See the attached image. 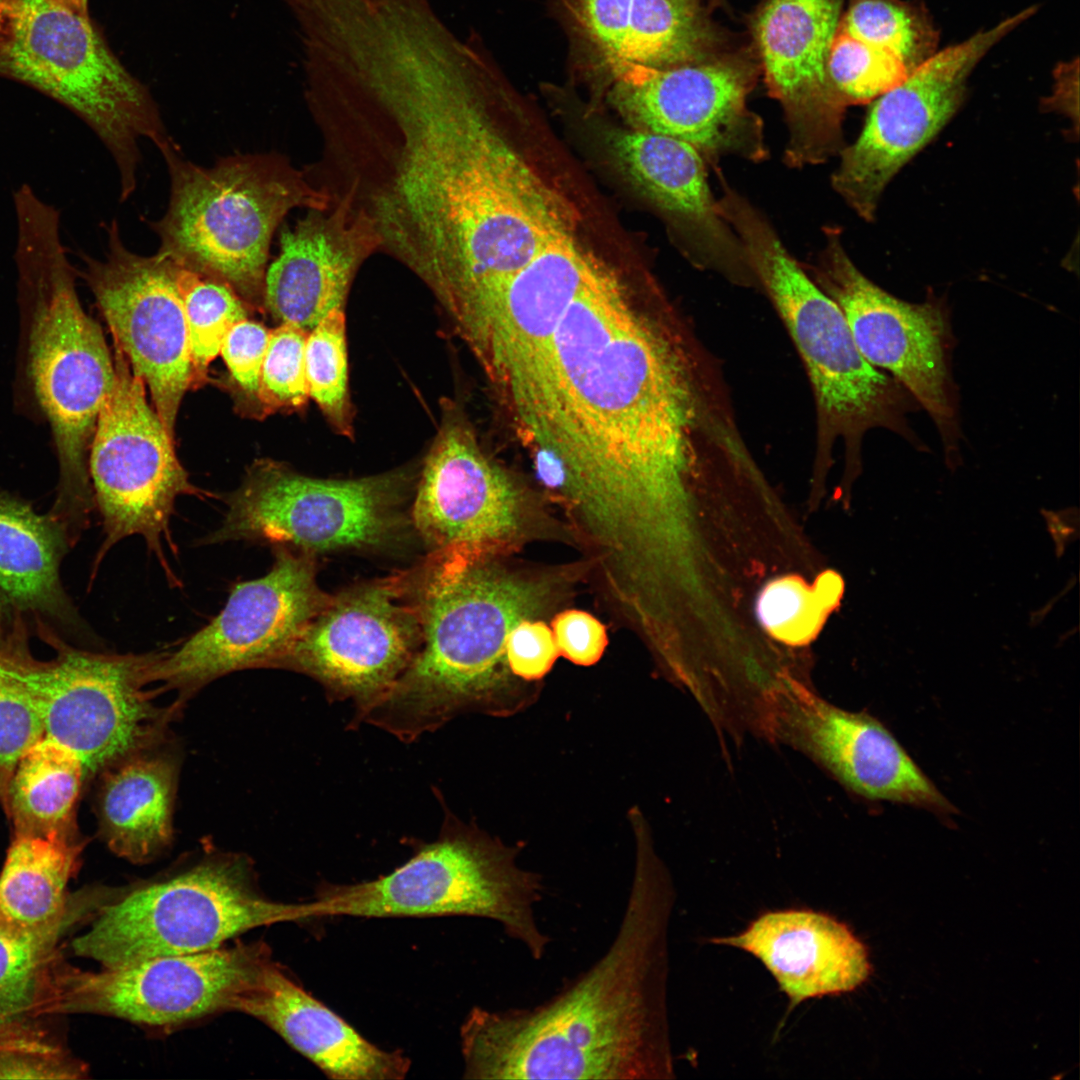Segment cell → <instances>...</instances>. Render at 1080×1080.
<instances>
[{"instance_id":"cell-27","label":"cell","mask_w":1080,"mask_h":1080,"mask_svg":"<svg viewBox=\"0 0 1080 1080\" xmlns=\"http://www.w3.org/2000/svg\"><path fill=\"white\" fill-rule=\"evenodd\" d=\"M609 151L623 175L680 231L699 267L737 283L756 282L743 245L721 216L707 163L691 145L642 130H616Z\"/></svg>"},{"instance_id":"cell-31","label":"cell","mask_w":1080,"mask_h":1080,"mask_svg":"<svg viewBox=\"0 0 1080 1080\" xmlns=\"http://www.w3.org/2000/svg\"><path fill=\"white\" fill-rule=\"evenodd\" d=\"M101 773L97 815L102 838L131 862L151 859L171 841L175 766L166 757L133 754Z\"/></svg>"},{"instance_id":"cell-3","label":"cell","mask_w":1080,"mask_h":1080,"mask_svg":"<svg viewBox=\"0 0 1080 1080\" xmlns=\"http://www.w3.org/2000/svg\"><path fill=\"white\" fill-rule=\"evenodd\" d=\"M663 876L636 834L631 888L606 952L533 1007H473L460 1028L465 1079L649 1080L668 1071L662 1031Z\"/></svg>"},{"instance_id":"cell-20","label":"cell","mask_w":1080,"mask_h":1080,"mask_svg":"<svg viewBox=\"0 0 1080 1080\" xmlns=\"http://www.w3.org/2000/svg\"><path fill=\"white\" fill-rule=\"evenodd\" d=\"M603 266L569 234L548 244L516 271L476 287L444 310L501 394Z\"/></svg>"},{"instance_id":"cell-18","label":"cell","mask_w":1080,"mask_h":1080,"mask_svg":"<svg viewBox=\"0 0 1080 1080\" xmlns=\"http://www.w3.org/2000/svg\"><path fill=\"white\" fill-rule=\"evenodd\" d=\"M103 259L82 255V276L134 374L174 437L178 410L193 378L188 328L176 284L177 263L157 251L129 250L115 220L106 226Z\"/></svg>"},{"instance_id":"cell-21","label":"cell","mask_w":1080,"mask_h":1080,"mask_svg":"<svg viewBox=\"0 0 1080 1080\" xmlns=\"http://www.w3.org/2000/svg\"><path fill=\"white\" fill-rule=\"evenodd\" d=\"M613 78L611 98L637 129L686 142L707 165L723 157L759 162L767 157L761 119L746 98L751 78L727 63L653 67L605 59Z\"/></svg>"},{"instance_id":"cell-43","label":"cell","mask_w":1080,"mask_h":1080,"mask_svg":"<svg viewBox=\"0 0 1080 1080\" xmlns=\"http://www.w3.org/2000/svg\"><path fill=\"white\" fill-rule=\"evenodd\" d=\"M269 334L264 325L246 318L231 327L220 349L235 382L245 393L256 397Z\"/></svg>"},{"instance_id":"cell-5","label":"cell","mask_w":1080,"mask_h":1080,"mask_svg":"<svg viewBox=\"0 0 1080 1080\" xmlns=\"http://www.w3.org/2000/svg\"><path fill=\"white\" fill-rule=\"evenodd\" d=\"M13 203L25 369L50 425L59 470L47 513L70 537H80L95 509L88 456L99 412L114 383V360L101 327L78 297L58 209L28 184L13 193Z\"/></svg>"},{"instance_id":"cell-8","label":"cell","mask_w":1080,"mask_h":1080,"mask_svg":"<svg viewBox=\"0 0 1080 1080\" xmlns=\"http://www.w3.org/2000/svg\"><path fill=\"white\" fill-rule=\"evenodd\" d=\"M717 205L783 318L823 413L855 438L881 426L914 444L906 419L913 397L863 357L841 308L810 279L768 218L728 183L721 184Z\"/></svg>"},{"instance_id":"cell-13","label":"cell","mask_w":1080,"mask_h":1080,"mask_svg":"<svg viewBox=\"0 0 1080 1080\" xmlns=\"http://www.w3.org/2000/svg\"><path fill=\"white\" fill-rule=\"evenodd\" d=\"M405 481L400 472L314 478L257 461L227 497L222 523L205 543L282 545L310 555L375 547L397 527Z\"/></svg>"},{"instance_id":"cell-19","label":"cell","mask_w":1080,"mask_h":1080,"mask_svg":"<svg viewBox=\"0 0 1080 1080\" xmlns=\"http://www.w3.org/2000/svg\"><path fill=\"white\" fill-rule=\"evenodd\" d=\"M264 576L236 584L222 611L172 653H162L154 682L191 693L227 673L277 667L330 595L319 588L312 555L274 546Z\"/></svg>"},{"instance_id":"cell-41","label":"cell","mask_w":1080,"mask_h":1080,"mask_svg":"<svg viewBox=\"0 0 1080 1080\" xmlns=\"http://www.w3.org/2000/svg\"><path fill=\"white\" fill-rule=\"evenodd\" d=\"M87 1068L29 1019L0 1025V1078H82Z\"/></svg>"},{"instance_id":"cell-14","label":"cell","mask_w":1080,"mask_h":1080,"mask_svg":"<svg viewBox=\"0 0 1080 1080\" xmlns=\"http://www.w3.org/2000/svg\"><path fill=\"white\" fill-rule=\"evenodd\" d=\"M1035 7L937 50L898 85L875 100L855 142L840 152L834 191L862 219L874 220L884 189L898 171L951 120L973 70L1003 38L1033 16Z\"/></svg>"},{"instance_id":"cell-44","label":"cell","mask_w":1080,"mask_h":1080,"mask_svg":"<svg viewBox=\"0 0 1080 1080\" xmlns=\"http://www.w3.org/2000/svg\"><path fill=\"white\" fill-rule=\"evenodd\" d=\"M559 655L553 633L542 621L522 620L508 635V666L512 674L522 681L542 679Z\"/></svg>"},{"instance_id":"cell-32","label":"cell","mask_w":1080,"mask_h":1080,"mask_svg":"<svg viewBox=\"0 0 1080 1080\" xmlns=\"http://www.w3.org/2000/svg\"><path fill=\"white\" fill-rule=\"evenodd\" d=\"M83 847L79 837L14 835L0 873V916L29 931L61 933L71 920L67 886Z\"/></svg>"},{"instance_id":"cell-12","label":"cell","mask_w":1080,"mask_h":1080,"mask_svg":"<svg viewBox=\"0 0 1080 1080\" xmlns=\"http://www.w3.org/2000/svg\"><path fill=\"white\" fill-rule=\"evenodd\" d=\"M55 657L30 646L4 648L40 708L45 736L80 758L86 778L150 744L166 713L146 686L162 653L108 654L57 640Z\"/></svg>"},{"instance_id":"cell-16","label":"cell","mask_w":1080,"mask_h":1080,"mask_svg":"<svg viewBox=\"0 0 1080 1080\" xmlns=\"http://www.w3.org/2000/svg\"><path fill=\"white\" fill-rule=\"evenodd\" d=\"M420 641L412 574H399L330 595L277 667L312 677L332 699L351 700L358 715L392 688Z\"/></svg>"},{"instance_id":"cell-34","label":"cell","mask_w":1080,"mask_h":1080,"mask_svg":"<svg viewBox=\"0 0 1080 1080\" xmlns=\"http://www.w3.org/2000/svg\"><path fill=\"white\" fill-rule=\"evenodd\" d=\"M60 934L22 929L0 916V1025L43 1015L62 961Z\"/></svg>"},{"instance_id":"cell-24","label":"cell","mask_w":1080,"mask_h":1080,"mask_svg":"<svg viewBox=\"0 0 1080 1080\" xmlns=\"http://www.w3.org/2000/svg\"><path fill=\"white\" fill-rule=\"evenodd\" d=\"M522 519L516 486L447 401L412 506L416 530L432 552L492 556L518 536Z\"/></svg>"},{"instance_id":"cell-38","label":"cell","mask_w":1080,"mask_h":1080,"mask_svg":"<svg viewBox=\"0 0 1080 1080\" xmlns=\"http://www.w3.org/2000/svg\"><path fill=\"white\" fill-rule=\"evenodd\" d=\"M309 397L331 427L352 438L353 411L348 390L346 318L343 308L326 315L309 331L305 346Z\"/></svg>"},{"instance_id":"cell-26","label":"cell","mask_w":1080,"mask_h":1080,"mask_svg":"<svg viewBox=\"0 0 1080 1080\" xmlns=\"http://www.w3.org/2000/svg\"><path fill=\"white\" fill-rule=\"evenodd\" d=\"M72 549L61 525L15 494L0 492V647L65 640L87 648L97 636L61 579Z\"/></svg>"},{"instance_id":"cell-9","label":"cell","mask_w":1080,"mask_h":1080,"mask_svg":"<svg viewBox=\"0 0 1080 1080\" xmlns=\"http://www.w3.org/2000/svg\"><path fill=\"white\" fill-rule=\"evenodd\" d=\"M0 75L67 107L101 140L119 171L121 200L136 188L139 141L170 139L148 89L111 51L89 15L53 0H14L0 38Z\"/></svg>"},{"instance_id":"cell-2","label":"cell","mask_w":1080,"mask_h":1080,"mask_svg":"<svg viewBox=\"0 0 1080 1080\" xmlns=\"http://www.w3.org/2000/svg\"><path fill=\"white\" fill-rule=\"evenodd\" d=\"M492 72L450 59L396 76L369 100L347 147V180L381 251L441 306L574 232L568 203L497 125Z\"/></svg>"},{"instance_id":"cell-37","label":"cell","mask_w":1080,"mask_h":1080,"mask_svg":"<svg viewBox=\"0 0 1080 1080\" xmlns=\"http://www.w3.org/2000/svg\"><path fill=\"white\" fill-rule=\"evenodd\" d=\"M842 592L843 582L835 573L821 576L811 586L795 576L778 578L761 591L757 615L773 637L790 645L805 644L818 633Z\"/></svg>"},{"instance_id":"cell-11","label":"cell","mask_w":1080,"mask_h":1080,"mask_svg":"<svg viewBox=\"0 0 1080 1080\" xmlns=\"http://www.w3.org/2000/svg\"><path fill=\"white\" fill-rule=\"evenodd\" d=\"M113 360L114 383L99 412L88 456L105 536L94 572L117 542L139 535L168 579L177 583L165 555L167 546L177 553L170 530L175 501L180 495L203 497L204 492L190 483L174 437L147 400L144 381L116 346Z\"/></svg>"},{"instance_id":"cell-6","label":"cell","mask_w":1080,"mask_h":1080,"mask_svg":"<svg viewBox=\"0 0 1080 1080\" xmlns=\"http://www.w3.org/2000/svg\"><path fill=\"white\" fill-rule=\"evenodd\" d=\"M157 148L171 184L167 210L151 225L158 252L225 281L248 304L264 303L275 231L294 208L325 209L331 196L279 153L236 154L203 167L171 138Z\"/></svg>"},{"instance_id":"cell-47","label":"cell","mask_w":1080,"mask_h":1080,"mask_svg":"<svg viewBox=\"0 0 1080 1080\" xmlns=\"http://www.w3.org/2000/svg\"><path fill=\"white\" fill-rule=\"evenodd\" d=\"M54 2L79 14L88 16V0H53Z\"/></svg>"},{"instance_id":"cell-22","label":"cell","mask_w":1080,"mask_h":1080,"mask_svg":"<svg viewBox=\"0 0 1080 1080\" xmlns=\"http://www.w3.org/2000/svg\"><path fill=\"white\" fill-rule=\"evenodd\" d=\"M773 699L764 738L804 753L848 790L941 815L957 812L873 716L838 708L791 681Z\"/></svg>"},{"instance_id":"cell-30","label":"cell","mask_w":1080,"mask_h":1080,"mask_svg":"<svg viewBox=\"0 0 1080 1080\" xmlns=\"http://www.w3.org/2000/svg\"><path fill=\"white\" fill-rule=\"evenodd\" d=\"M578 6L605 59L670 67L697 61L710 42L692 0H578Z\"/></svg>"},{"instance_id":"cell-1","label":"cell","mask_w":1080,"mask_h":1080,"mask_svg":"<svg viewBox=\"0 0 1080 1080\" xmlns=\"http://www.w3.org/2000/svg\"><path fill=\"white\" fill-rule=\"evenodd\" d=\"M688 359L601 268L502 399L560 472L601 569L639 578L674 540L706 404Z\"/></svg>"},{"instance_id":"cell-4","label":"cell","mask_w":1080,"mask_h":1080,"mask_svg":"<svg viewBox=\"0 0 1080 1080\" xmlns=\"http://www.w3.org/2000/svg\"><path fill=\"white\" fill-rule=\"evenodd\" d=\"M466 551L432 552L412 574L421 641L392 688L352 719L411 742L467 712L511 715L535 696L515 677L506 642L555 599L561 577L526 576Z\"/></svg>"},{"instance_id":"cell-36","label":"cell","mask_w":1080,"mask_h":1080,"mask_svg":"<svg viewBox=\"0 0 1080 1080\" xmlns=\"http://www.w3.org/2000/svg\"><path fill=\"white\" fill-rule=\"evenodd\" d=\"M176 284L189 334L193 376L203 375L222 342L248 315L247 302L225 281L177 264Z\"/></svg>"},{"instance_id":"cell-45","label":"cell","mask_w":1080,"mask_h":1080,"mask_svg":"<svg viewBox=\"0 0 1080 1080\" xmlns=\"http://www.w3.org/2000/svg\"><path fill=\"white\" fill-rule=\"evenodd\" d=\"M552 627L559 654L577 665L598 662L608 644L604 625L584 611H563L553 619Z\"/></svg>"},{"instance_id":"cell-33","label":"cell","mask_w":1080,"mask_h":1080,"mask_svg":"<svg viewBox=\"0 0 1080 1080\" xmlns=\"http://www.w3.org/2000/svg\"><path fill=\"white\" fill-rule=\"evenodd\" d=\"M86 779L76 753L44 736L21 757L9 783L4 813L14 835L79 837L75 810Z\"/></svg>"},{"instance_id":"cell-29","label":"cell","mask_w":1080,"mask_h":1080,"mask_svg":"<svg viewBox=\"0 0 1080 1080\" xmlns=\"http://www.w3.org/2000/svg\"><path fill=\"white\" fill-rule=\"evenodd\" d=\"M713 941L756 956L794 1004L851 991L870 971L866 949L849 928L809 910L768 912L743 933Z\"/></svg>"},{"instance_id":"cell-28","label":"cell","mask_w":1080,"mask_h":1080,"mask_svg":"<svg viewBox=\"0 0 1080 1080\" xmlns=\"http://www.w3.org/2000/svg\"><path fill=\"white\" fill-rule=\"evenodd\" d=\"M233 1011L266 1024L331 1079L400 1080L411 1066L402 1051L381 1049L364 1038L272 957L238 997Z\"/></svg>"},{"instance_id":"cell-39","label":"cell","mask_w":1080,"mask_h":1080,"mask_svg":"<svg viewBox=\"0 0 1080 1080\" xmlns=\"http://www.w3.org/2000/svg\"><path fill=\"white\" fill-rule=\"evenodd\" d=\"M910 72L893 55L837 28L830 45L828 74L845 106L875 100Z\"/></svg>"},{"instance_id":"cell-15","label":"cell","mask_w":1080,"mask_h":1080,"mask_svg":"<svg viewBox=\"0 0 1080 1080\" xmlns=\"http://www.w3.org/2000/svg\"><path fill=\"white\" fill-rule=\"evenodd\" d=\"M817 282L841 308L857 348L889 371L933 419L948 456L958 444L949 368L951 330L944 305L911 303L877 286L853 263L838 228H824L813 267Z\"/></svg>"},{"instance_id":"cell-23","label":"cell","mask_w":1080,"mask_h":1080,"mask_svg":"<svg viewBox=\"0 0 1080 1080\" xmlns=\"http://www.w3.org/2000/svg\"><path fill=\"white\" fill-rule=\"evenodd\" d=\"M843 0H768L755 34L770 94L788 127L790 167L824 163L845 147V105L828 74L832 39Z\"/></svg>"},{"instance_id":"cell-35","label":"cell","mask_w":1080,"mask_h":1080,"mask_svg":"<svg viewBox=\"0 0 1080 1080\" xmlns=\"http://www.w3.org/2000/svg\"><path fill=\"white\" fill-rule=\"evenodd\" d=\"M838 27L911 71L937 51V32L927 13L903 0H855Z\"/></svg>"},{"instance_id":"cell-17","label":"cell","mask_w":1080,"mask_h":1080,"mask_svg":"<svg viewBox=\"0 0 1080 1080\" xmlns=\"http://www.w3.org/2000/svg\"><path fill=\"white\" fill-rule=\"evenodd\" d=\"M272 957L264 942L149 958L101 971L59 964L44 1014L92 1013L171 1027L233 1010Z\"/></svg>"},{"instance_id":"cell-10","label":"cell","mask_w":1080,"mask_h":1080,"mask_svg":"<svg viewBox=\"0 0 1080 1080\" xmlns=\"http://www.w3.org/2000/svg\"><path fill=\"white\" fill-rule=\"evenodd\" d=\"M313 918L309 903L273 901L240 858H213L101 908L74 954L113 968L222 947L248 930Z\"/></svg>"},{"instance_id":"cell-46","label":"cell","mask_w":1080,"mask_h":1080,"mask_svg":"<svg viewBox=\"0 0 1080 1080\" xmlns=\"http://www.w3.org/2000/svg\"><path fill=\"white\" fill-rule=\"evenodd\" d=\"M14 9V0H0V38L4 34Z\"/></svg>"},{"instance_id":"cell-40","label":"cell","mask_w":1080,"mask_h":1080,"mask_svg":"<svg viewBox=\"0 0 1080 1080\" xmlns=\"http://www.w3.org/2000/svg\"><path fill=\"white\" fill-rule=\"evenodd\" d=\"M45 736L37 701L9 654L0 648V805L21 757Z\"/></svg>"},{"instance_id":"cell-25","label":"cell","mask_w":1080,"mask_h":1080,"mask_svg":"<svg viewBox=\"0 0 1080 1080\" xmlns=\"http://www.w3.org/2000/svg\"><path fill=\"white\" fill-rule=\"evenodd\" d=\"M380 246L372 219L351 195L333 196L327 208L308 209L281 230L279 253L266 270L264 305L281 323L310 331L344 309L355 275Z\"/></svg>"},{"instance_id":"cell-7","label":"cell","mask_w":1080,"mask_h":1080,"mask_svg":"<svg viewBox=\"0 0 1080 1080\" xmlns=\"http://www.w3.org/2000/svg\"><path fill=\"white\" fill-rule=\"evenodd\" d=\"M518 853L447 814L439 837L391 873L354 884L322 882L310 902L313 915L487 918L540 960L551 942L536 916L544 886L540 874L519 866Z\"/></svg>"},{"instance_id":"cell-42","label":"cell","mask_w":1080,"mask_h":1080,"mask_svg":"<svg viewBox=\"0 0 1080 1080\" xmlns=\"http://www.w3.org/2000/svg\"><path fill=\"white\" fill-rule=\"evenodd\" d=\"M308 333L293 323L270 330L257 398L271 411L299 409L310 398L305 370Z\"/></svg>"}]
</instances>
